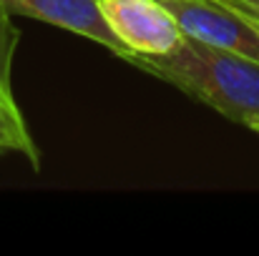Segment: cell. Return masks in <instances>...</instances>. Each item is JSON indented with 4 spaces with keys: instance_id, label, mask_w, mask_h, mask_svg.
Masks as SVG:
<instances>
[{
    "instance_id": "obj_3",
    "label": "cell",
    "mask_w": 259,
    "mask_h": 256,
    "mask_svg": "<svg viewBox=\"0 0 259 256\" xmlns=\"http://www.w3.org/2000/svg\"><path fill=\"white\" fill-rule=\"evenodd\" d=\"M98 5L108 28L136 61L141 56H164L184 38L179 23L161 0H98Z\"/></svg>"
},
{
    "instance_id": "obj_2",
    "label": "cell",
    "mask_w": 259,
    "mask_h": 256,
    "mask_svg": "<svg viewBox=\"0 0 259 256\" xmlns=\"http://www.w3.org/2000/svg\"><path fill=\"white\" fill-rule=\"evenodd\" d=\"M186 38L259 61V28L224 0H161Z\"/></svg>"
},
{
    "instance_id": "obj_6",
    "label": "cell",
    "mask_w": 259,
    "mask_h": 256,
    "mask_svg": "<svg viewBox=\"0 0 259 256\" xmlns=\"http://www.w3.org/2000/svg\"><path fill=\"white\" fill-rule=\"evenodd\" d=\"M18 43H20V30L10 20V10L5 5H0V83L5 85H10Z\"/></svg>"
},
{
    "instance_id": "obj_1",
    "label": "cell",
    "mask_w": 259,
    "mask_h": 256,
    "mask_svg": "<svg viewBox=\"0 0 259 256\" xmlns=\"http://www.w3.org/2000/svg\"><path fill=\"white\" fill-rule=\"evenodd\" d=\"M136 68L259 133V61L254 58L184 35L164 56H141Z\"/></svg>"
},
{
    "instance_id": "obj_7",
    "label": "cell",
    "mask_w": 259,
    "mask_h": 256,
    "mask_svg": "<svg viewBox=\"0 0 259 256\" xmlns=\"http://www.w3.org/2000/svg\"><path fill=\"white\" fill-rule=\"evenodd\" d=\"M224 3L237 8L239 13H244L247 18H252V20L259 23V0H224Z\"/></svg>"
},
{
    "instance_id": "obj_4",
    "label": "cell",
    "mask_w": 259,
    "mask_h": 256,
    "mask_svg": "<svg viewBox=\"0 0 259 256\" xmlns=\"http://www.w3.org/2000/svg\"><path fill=\"white\" fill-rule=\"evenodd\" d=\"M0 5H5L10 13H20L25 18H35L56 28L71 30L76 35H83L111 50L116 58H123L131 66L136 63V56L108 28L98 0H0Z\"/></svg>"
},
{
    "instance_id": "obj_5",
    "label": "cell",
    "mask_w": 259,
    "mask_h": 256,
    "mask_svg": "<svg viewBox=\"0 0 259 256\" xmlns=\"http://www.w3.org/2000/svg\"><path fill=\"white\" fill-rule=\"evenodd\" d=\"M3 153H20L35 171L40 169V151L13 98V88L5 83H0V156Z\"/></svg>"
},
{
    "instance_id": "obj_8",
    "label": "cell",
    "mask_w": 259,
    "mask_h": 256,
    "mask_svg": "<svg viewBox=\"0 0 259 256\" xmlns=\"http://www.w3.org/2000/svg\"><path fill=\"white\" fill-rule=\"evenodd\" d=\"M249 20H252V18H249ZM252 23H254V25H257V28H259V23H257V20H252Z\"/></svg>"
}]
</instances>
